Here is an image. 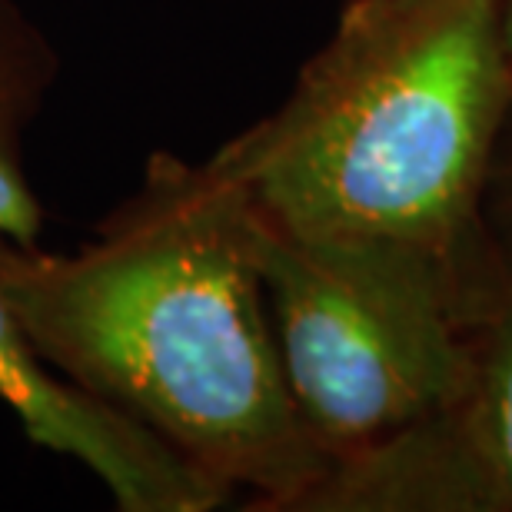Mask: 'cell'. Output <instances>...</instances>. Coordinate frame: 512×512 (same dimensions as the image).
Here are the masks:
<instances>
[{
	"label": "cell",
	"instance_id": "7a4b0ae2",
	"mask_svg": "<svg viewBox=\"0 0 512 512\" xmlns=\"http://www.w3.org/2000/svg\"><path fill=\"white\" fill-rule=\"evenodd\" d=\"M499 0H350L286 104L213 163L296 237L443 256L509 94Z\"/></svg>",
	"mask_w": 512,
	"mask_h": 512
},
{
	"label": "cell",
	"instance_id": "52a82bcc",
	"mask_svg": "<svg viewBox=\"0 0 512 512\" xmlns=\"http://www.w3.org/2000/svg\"><path fill=\"white\" fill-rule=\"evenodd\" d=\"M499 27H503V47L512 64V0H499Z\"/></svg>",
	"mask_w": 512,
	"mask_h": 512
},
{
	"label": "cell",
	"instance_id": "8992f818",
	"mask_svg": "<svg viewBox=\"0 0 512 512\" xmlns=\"http://www.w3.org/2000/svg\"><path fill=\"white\" fill-rule=\"evenodd\" d=\"M479 439L503 486L512 493V313L499 326L479 386Z\"/></svg>",
	"mask_w": 512,
	"mask_h": 512
},
{
	"label": "cell",
	"instance_id": "5b68a950",
	"mask_svg": "<svg viewBox=\"0 0 512 512\" xmlns=\"http://www.w3.org/2000/svg\"><path fill=\"white\" fill-rule=\"evenodd\" d=\"M54 80V54L24 14L0 0V237L37 247L44 223L24 170V130Z\"/></svg>",
	"mask_w": 512,
	"mask_h": 512
},
{
	"label": "cell",
	"instance_id": "3957f363",
	"mask_svg": "<svg viewBox=\"0 0 512 512\" xmlns=\"http://www.w3.org/2000/svg\"><path fill=\"white\" fill-rule=\"evenodd\" d=\"M253 260L296 409L330 459L413 433L466 393L436 253L296 237L253 213Z\"/></svg>",
	"mask_w": 512,
	"mask_h": 512
},
{
	"label": "cell",
	"instance_id": "6da1fadb",
	"mask_svg": "<svg viewBox=\"0 0 512 512\" xmlns=\"http://www.w3.org/2000/svg\"><path fill=\"white\" fill-rule=\"evenodd\" d=\"M0 296L60 376L227 493L303 506L330 473L276 350L250 203L213 157L157 153L77 253L0 237Z\"/></svg>",
	"mask_w": 512,
	"mask_h": 512
},
{
	"label": "cell",
	"instance_id": "277c9868",
	"mask_svg": "<svg viewBox=\"0 0 512 512\" xmlns=\"http://www.w3.org/2000/svg\"><path fill=\"white\" fill-rule=\"evenodd\" d=\"M0 399L30 443L77 459L124 512H207L230 493L104 399L60 376L0 296Z\"/></svg>",
	"mask_w": 512,
	"mask_h": 512
}]
</instances>
